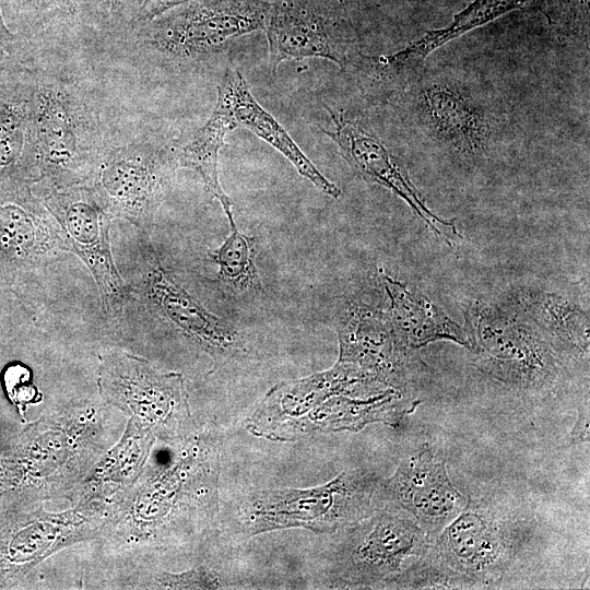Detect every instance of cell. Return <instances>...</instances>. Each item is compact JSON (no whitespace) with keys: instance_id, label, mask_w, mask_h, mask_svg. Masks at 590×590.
<instances>
[{"instance_id":"6da1fadb","label":"cell","mask_w":590,"mask_h":590,"mask_svg":"<svg viewBox=\"0 0 590 590\" xmlns=\"http://www.w3.org/2000/svg\"><path fill=\"white\" fill-rule=\"evenodd\" d=\"M32 137L34 177L47 192L93 178L107 148L99 110L83 86L36 66Z\"/></svg>"},{"instance_id":"7a4b0ae2","label":"cell","mask_w":590,"mask_h":590,"mask_svg":"<svg viewBox=\"0 0 590 590\" xmlns=\"http://www.w3.org/2000/svg\"><path fill=\"white\" fill-rule=\"evenodd\" d=\"M271 5L263 0H194L131 27L140 47L169 61L190 62L264 30Z\"/></svg>"},{"instance_id":"3957f363","label":"cell","mask_w":590,"mask_h":590,"mask_svg":"<svg viewBox=\"0 0 590 590\" xmlns=\"http://www.w3.org/2000/svg\"><path fill=\"white\" fill-rule=\"evenodd\" d=\"M379 482L371 474L349 471L316 488L259 492L245 507L246 533L290 527L338 531L378 508Z\"/></svg>"},{"instance_id":"277c9868","label":"cell","mask_w":590,"mask_h":590,"mask_svg":"<svg viewBox=\"0 0 590 590\" xmlns=\"http://www.w3.org/2000/svg\"><path fill=\"white\" fill-rule=\"evenodd\" d=\"M340 531L332 560L339 583L345 586H391L433 544L409 514L389 507Z\"/></svg>"},{"instance_id":"5b68a950","label":"cell","mask_w":590,"mask_h":590,"mask_svg":"<svg viewBox=\"0 0 590 590\" xmlns=\"http://www.w3.org/2000/svg\"><path fill=\"white\" fill-rule=\"evenodd\" d=\"M273 70L285 60L322 58L351 70L361 39L341 0H278L264 28Z\"/></svg>"},{"instance_id":"8992f818","label":"cell","mask_w":590,"mask_h":590,"mask_svg":"<svg viewBox=\"0 0 590 590\" xmlns=\"http://www.w3.org/2000/svg\"><path fill=\"white\" fill-rule=\"evenodd\" d=\"M176 169L170 142L140 138L104 150L92 189L108 213L141 224L152 219Z\"/></svg>"},{"instance_id":"52a82bcc","label":"cell","mask_w":590,"mask_h":590,"mask_svg":"<svg viewBox=\"0 0 590 590\" xmlns=\"http://www.w3.org/2000/svg\"><path fill=\"white\" fill-rule=\"evenodd\" d=\"M469 330L481 367L498 381L523 390H540L559 375V361L533 327L507 312L479 306Z\"/></svg>"},{"instance_id":"ba28073f","label":"cell","mask_w":590,"mask_h":590,"mask_svg":"<svg viewBox=\"0 0 590 590\" xmlns=\"http://www.w3.org/2000/svg\"><path fill=\"white\" fill-rule=\"evenodd\" d=\"M433 547L468 589L488 588L499 583L507 571L516 555L517 538L488 504L468 499L433 540Z\"/></svg>"},{"instance_id":"9c48e42d","label":"cell","mask_w":590,"mask_h":590,"mask_svg":"<svg viewBox=\"0 0 590 590\" xmlns=\"http://www.w3.org/2000/svg\"><path fill=\"white\" fill-rule=\"evenodd\" d=\"M527 1L473 0L453 16L448 26L427 31L417 40L390 55L363 54L352 71L366 94L376 99H391L421 80L425 59L434 50L509 11L522 8Z\"/></svg>"},{"instance_id":"30bf717a","label":"cell","mask_w":590,"mask_h":590,"mask_svg":"<svg viewBox=\"0 0 590 590\" xmlns=\"http://www.w3.org/2000/svg\"><path fill=\"white\" fill-rule=\"evenodd\" d=\"M44 202L59 222L67 247L93 273L106 310L119 312L127 292L110 251L109 213L92 187L79 185L48 191Z\"/></svg>"},{"instance_id":"8fae6325","label":"cell","mask_w":590,"mask_h":590,"mask_svg":"<svg viewBox=\"0 0 590 590\" xmlns=\"http://www.w3.org/2000/svg\"><path fill=\"white\" fill-rule=\"evenodd\" d=\"M467 500L451 482L445 460L427 444L402 459L377 491L378 508L405 511L432 540L460 514Z\"/></svg>"},{"instance_id":"7c38bea8","label":"cell","mask_w":590,"mask_h":590,"mask_svg":"<svg viewBox=\"0 0 590 590\" xmlns=\"http://www.w3.org/2000/svg\"><path fill=\"white\" fill-rule=\"evenodd\" d=\"M328 110L333 129L323 131L337 143L341 155L361 177L390 189L403 199L448 245L460 237L453 222L437 216L425 205L402 166L378 137L344 114Z\"/></svg>"},{"instance_id":"4fadbf2b","label":"cell","mask_w":590,"mask_h":590,"mask_svg":"<svg viewBox=\"0 0 590 590\" xmlns=\"http://www.w3.org/2000/svg\"><path fill=\"white\" fill-rule=\"evenodd\" d=\"M339 361L352 364L378 384L400 389L404 382V355L389 318L361 305L346 307L338 321Z\"/></svg>"},{"instance_id":"5bb4252c","label":"cell","mask_w":590,"mask_h":590,"mask_svg":"<svg viewBox=\"0 0 590 590\" xmlns=\"http://www.w3.org/2000/svg\"><path fill=\"white\" fill-rule=\"evenodd\" d=\"M149 291L163 317L211 355L233 359L245 354V340L238 329L206 310L158 264L152 266L149 272Z\"/></svg>"},{"instance_id":"9a60e30c","label":"cell","mask_w":590,"mask_h":590,"mask_svg":"<svg viewBox=\"0 0 590 590\" xmlns=\"http://www.w3.org/2000/svg\"><path fill=\"white\" fill-rule=\"evenodd\" d=\"M216 103L227 111L235 129L245 128L269 143L324 194L334 199L341 196V190L314 165L284 127L257 102L238 70H226L217 86Z\"/></svg>"},{"instance_id":"2e32d148","label":"cell","mask_w":590,"mask_h":590,"mask_svg":"<svg viewBox=\"0 0 590 590\" xmlns=\"http://www.w3.org/2000/svg\"><path fill=\"white\" fill-rule=\"evenodd\" d=\"M420 96L424 121L438 140L470 156L486 150L489 123L471 96L446 83L425 85Z\"/></svg>"},{"instance_id":"e0dca14e","label":"cell","mask_w":590,"mask_h":590,"mask_svg":"<svg viewBox=\"0 0 590 590\" xmlns=\"http://www.w3.org/2000/svg\"><path fill=\"white\" fill-rule=\"evenodd\" d=\"M381 281L390 300L391 329L403 352L438 340H449L474 353L475 345L469 330L455 322L427 297L410 291L384 272Z\"/></svg>"},{"instance_id":"ac0fdd59","label":"cell","mask_w":590,"mask_h":590,"mask_svg":"<svg viewBox=\"0 0 590 590\" xmlns=\"http://www.w3.org/2000/svg\"><path fill=\"white\" fill-rule=\"evenodd\" d=\"M34 68L0 79V179L19 175L34 177L32 137Z\"/></svg>"},{"instance_id":"d6986e66","label":"cell","mask_w":590,"mask_h":590,"mask_svg":"<svg viewBox=\"0 0 590 590\" xmlns=\"http://www.w3.org/2000/svg\"><path fill=\"white\" fill-rule=\"evenodd\" d=\"M234 129L227 111L216 104L202 127L185 138L170 141L176 168H189L199 174L208 191L220 201L227 219L233 216L232 201L220 184L219 154L225 135Z\"/></svg>"},{"instance_id":"ffe728a7","label":"cell","mask_w":590,"mask_h":590,"mask_svg":"<svg viewBox=\"0 0 590 590\" xmlns=\"http://www.w3.org/2000/svg\"><path fill=\"white\" fill-rule=\"evenodd\" d=\"M520 303L555 352L588 358L589 319L585 311L560 296L541 292L524 293Z\"/></svg>"},{"instance_id":"44dd1931","label":"cell","mask_w":590,"mask_h":590,"mask_svg":"<svg viewBox=\"0 0 590 590\" xmlns=\"http://www.w3.org/2000/svg\"><path fill=\"white\" fill-rule=\"evenodd\" d=\"M228 221L231 235L214 255L219 266V278L235 291L250 290L259 283L255 266L253 238L239 233L234 216Z\"/></svg>"},{"instance_id":"7402d4cb","label":"cell","mask_w":590,"mask_h":590,"mask_svg":"<svg viewBox=\"0 0 590 590\" xmlns=\"http://www.w3.org/2000/svg\"><path fill=\"white\" fill-rule=\"evenodd\" d=\"M0 3L10 30L32 38L47 21L74 17L83 0H0Z\"/></svg>"},{"instance_id":"603a6c76","label":"cell","mask_w":590,"mask_h":590,"mask_svg":"<svg viewBox=\"0 0 590 590\" xmlns=\"http://www.w3.org/2000/svg\"><path fill=\"white\" fill-rule=\"evenodd\" d=\"M548 23L562 34L586 37L589 33V0H538Z\"/></svg>"},{"instance_id":"cb8c5ba5","label":"cell","mask_w":590,"mask_h":590,"mask_svg":"<svg viewBox=\"0 0 590 590\" xmlns=\"http://www.w3.org/2000/svg\"><path fill=\"white\" fill-rule=\"evenodd\" d=\"M35 66L32 39L10 30L0 3V79Z\"/></svg>"},{"instance_id":"d4e9b609","label":"cell","mask_w":590,"mask_h":590,"mask_svg":"<svg viewBox=\"0 0 590 590\" xmlns=\"http://www.w3.org/2000/svg\"><path fill=\"white\" fill-rule=\"evenodd\" d=\"M2 380L9 398L19 408L38 401L39 393L32 384L30 369L24 365L14 364L8 366L3 371Z\"/></svg>"},{"instance_id":"484cf974","label":"cell","mask_w":590,"mask_h":590,"mask_svg":"<svg viewBox=\"0 0 590 590\" xmlns=\"http://www.w3.org/2000/svg\"><path fill=\"white\" fill-rule=\"evenodd\" d=\"M191 1L194 0H143L133 15L130 25L134 26L146 23L168 10Z\"/></svg>"},{"instance_id":"4316f807","label":"cell","mask_w":590,"mask_h":590,"mask_svg":"<svg viewBox=\"0 0 590 590\" xmlns=\"http://www.w3.org/2000/svg\"><path fill=\"white\" fill-rule=\"evenodd\" d=\"M135 0H103L109 20L117 23L121 21L130 9L134 5Z\"/></svg>"},{"instance_id":"83f0119b","label":"cell","mask_w":590,"mask_h":590,"mask_svg":"<svg viewBox=\"0 0 590 590\" xmlns=\"http://www.w3.org/2000/svg\"><path fill=\"white\" fill-rule=\"evenodd\" d=\"M570 442L579 444L589 440V415L588 411H580L576 424L570 432Z\"/></svg>"}]
</instances>
